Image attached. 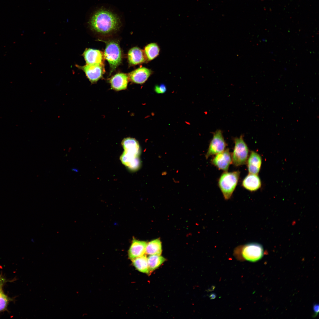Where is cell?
<instances>
[{"instance_id":"1","label":"cell","mask_w":319,"mask_h":319,"mask_svg":"<svg viewBox=\"0 0 319 319\" xmlns=\"http://www.w3.org/2000/svg\"><path fill=\"white\" fill-rule=\"evenodd\" d=\"M88 23L93 31L100 34L107 35L118 31L121 26V22L120 17L115 12L101 8L92 13Z\"/></svg>"},{"instance_id":"2","label":"cell","mask_w":319,"mask_h":319,"mask_svg":"<svg viewBox=\"0 0 319 319\" xmlns=\"http://www.w3.org/2000/svg\"><path fill=\"white\" fill-rule=\"evenodd\" d=\"M240 172L237 171L231 172H225L221 175L218 185L225 200L231 196L237 184Z\"/></svg>"},{"instance_id":"3","label":"cell","mask_w":319,"mask_h":319,"mask_svg":"<svg viewBox=\"0 0 319 319\" xmlns=\"http://www.w3.org/2000/svg\"><path fill=\"white\" fill-rule=\"evenodd\" d=\"M234 252L236 255H241L247 261L255 262L262 258L264 250L261 244L252 242L237 246L235 249Z\"/></svg>"},{"instance_id":"4","label":"cell","mask_w":319,"mask_h":319,"mask_svg":"<svg viewBox=\"0 0 319 319\" xmlns=\"http://www.w3.org/2000/svg\"><path fill=\"white\" fill-rule=\"evenodd\" d=\"M106 46L104 56L110 65V74L120 64L122 60L121 51L118 42L111 40L105 42Z\"/></svg>"},{"instance_id":"5","label":"cell","mask_w":319,"mask_h":319,"mask_svg":"<svg viewBox=\"0 0 319 319\" xmlns=\"http://www.w3.org/2000/svg\"><path fill=\"white\" fill-rule=\"evenodd\" d=\"M235 146L232 155V163L236 166L244 165L248 157L249 149L242 135L234 139Z\"/></svg>"},{"instance_id":"6","label":"cell","mask_w":319,"mask_h":319,"mask_svg":"<svg viewBox=\"0 0 319 319\" xmlns=\"http://www.w3.org/2000/svg\"><path fill=\"white\" fill-rule=\"evenodd\" d=\"M226 146L222 131L217 130L214 134L208 150L206 155V158L209 156L216 155L225 150Z\"/></svg>"},{"instance_id":"7","label":"cell","mask_w":319,"mask_h":319,"mask_svg":"<svg viewBox=\"0 0 319 319\" xmlns=\"http://www.w3.org/2000/svg\"><path fill=\"white\" fill-rule=\"evenodd\" d=\"M76 66L84 72L92 83L97 82L101 78L105 71L104 65L102 64H86L83 66L76 65Z\"/></svg>"},{"instance_id":"8","label":"cell","mask_w":319,"mask_h":319,"mask_svg":"<svg viewBox=\"0 0 319 319\" xmlns=\"http://www.w3.org/2000/svg\"><path fill=\"white\" fill-rule=\"evenodd\" d=\"M211 163L219 169L227 172L232 162V154L228 149L216 154Z\"/></svg>"},{"instance_id":"9","label":"cell","mask_w":319,"mask_h":319,"mask_svg":"<svg viewBox=\"0 0 319 319\" xmlns=\"http://www.w3.org/2000/svg\"><path fill=\"white\" fill-rule=\"evenodd\" d=\"M139 155L124 151L120 157L122 163L132 171L138 170L141 166Z\"/></svg>"},{"instance_id":"10","label":"cell","mask_w":319,"mask_h":319,"mask_svg":"<svg viewBox=\"0 0 319 319\" xmlns=\"http://www.w3.org/2000/svg\"><path fill=\"white\" fill-rule=\"evenodd\" d=\"M82 56L86 64H104V55L100 51L91 48H86Z\"/></svg>"},{"instance_id":"11","label":"cell","mask_w":319,"mask_h":319,"mask_svg":"<svg viewBox=\"0 0 319 319\" xmlns=\"http://www.w3.org/2000/svg\"><path fill=\"white\" fill-rule=\"evenodd\" d=\"M152 73L151 69L141 67L132 71L128 76V78L133 82L141 84L144 83Z\"/></svg>"},{"instance_id":"12","label":"cell","mask_w":319,"mask_h":319,"mask_svg":"<svg viewBox=\"0 0 319 319\" xmlns=\"http://www.w3.org/2000/svg\"><path fill=\"white\" fill-rule=\"evenodd\" d=\"M129 63L134 65L141 64L148 61L144 51L138 47L131 48L128 53Z\"/></svg>"},{"instance_id":"13","label":"cell","mask_w":319,"mask_h":319,"mask_svg":"<svg viewBox=\"0 0 319 319\" xmlns=\"http://www.w3.org/2000/svg\"><path fill=\"white\" fill-rule=\"evenodd\" d=\"M128 81V76L123 73H118L113 76L110 80L111 88L116 91L125 89Z\"/></svg>"},{"instance_id":"14","label":"cell","mask_w":319,"mask_h":319,"mask_svg":"<svg viewBox=\"0 0 319 319\" xmlns=\"http://www.w3.org/2000/svg\"><path fill=\"white\" fill-rule=\"evenodd\" d=\"M147 243L134 239L128 251V256L131 260L141 256L145 253Z\"/></svg>"},{"instance_id":"15","label":"cell","mask_w":319,"mask_h":319,"mask_svg":"<svg viewBox=\"0 0 319 319\" xmlns=\"http://www.w3.org/2000/svg\"><path fill=\"white\" fill-rule=\"evenodd\" d=\"M249 173L257 175L260 170L262 159L260 155L251 151L247 161Z\"/></svg>"},{"instance_id":"16","label":"cell","mask_w":319,"mask_h":319,"mask_svg":"<svg viewBox=\"0 0 319 319\" xmlns=\"http://www.w3.org/2000/svg\"><path fill=\"white\" fill-rule=\"evenodd\" d=\"M242 185L247 190L253 191L259 189L261 187V183L257 175L249 173L243 180Z\"/></svg>"},{"instance_id":"17","label":"cell","mask_w":319,"mask_h":319,"mask_svg":"<svg viewBox=\"0 0 319 319\" xmlns=\"http://www.w3.org/2000/svg\"><path fill=\"white\" fill-rule=\"evenodd\" d=\"M121 144L124 151L133 152L140 155V149L138 142L135 139L130 137L123 139Z\"/></svg>"},{"instance_id":"18","label":"cell","mask_w":319,"mask_h":319,"mask_svg":"<svg viewBox=\"0 0 319 319\" xmlns=\"http://www.w3.org/2000/svg\"><path fill=\"white\" fill-rule=\"evenodd\" d=\"M162 252L161 243L160 239H157L147 243L145 253L151 255H160Z\"/></svg>"},{"instance_id":"19","label":"cell","mask_w":319,"mask_h":319,"mask_svg":"<svg viewBox=\"0 0 319 319\" xmlns=\"http://www.w3.org/2000/svg\"><path fill=\"white\" fill-rule=\"evenodd\" d=\"M133 264L136 269L141 272L149 274L147 258L146 255L132 260Z\"/></svg>"},{"instance_id":"20","label":"cell","mask_w":319,"mask_h":319,"mask_svg":"<svg viewBox=\"0 0 319 319\" xmlns=\"http://www.w3.org/2000/svg\"><path fill=\"white\" fill-rule=\"evenodd\" d=\"M149 274L160 266L165 261L160 255H151L147 258Z\"/></svg>"},{"instance_id":"21","label":"cell","mask_w":319,"mask_h":319,"mask_svg":"<svg viewBox=\"0 0 319 319\" xmlns=\"http://www.w3.org/2000/svg\"><path fill=\"white\" fill-rule=\"evenodd\" d=\"M144 52L148 61L155 58L159 55L160 48L156 43H151L147 45L144 48Z\"/></svg>"},{"instance_id":"22","label":"cell","mask_w":319,"mask_h":319,"mask_svg":"<svg viewBox=\"0 0 319 319\" xmlns=\"http://www.w3.org/2000/svg\"><path fill=\"white\" fill-rule=\"evenodd\" d=\"M6 281L5 279L0 276V312L6 309L9 300L3 290V287Z\"/></svg>"},{"instance_id":"23","label":"cell","mask_w":319,"mask_h":319,"mask_svg":"<svg viewBox=\"0 0 319 319\" xmlns=\"http://www.w3.org/2000/svg\"><path fill=\"white\" fill-rule=\"evenodd\" d=\"M154 90L157 93L163 94L166 92L167 88L165 84H161L155 85L154 88Z\"/></svg>"},{"instance_id":"24","label":"cell","mask_w":319,"mask_h":319,"mask_svg":"<svg viewBox=\"0 0 319 319\" xmlns=\"http://www.w3.org/2000/svg\"><path fill=\"white\" fill-rule=\"evenodd\" d=\"M313 310L315 313V315L316 316L319 312V306L317 304H315L313 306Z\"/></svg>"},{"instance_id":"25","label":"cell","mask_w":319,"mask_h":319,"mask_svg":"<svg viewBox=\"0 0 319 319\" xmlns=\"http://www.w3.org/2000/svg\"><path fill=\"white\" fill-rule=\"evenodd\" d=\"M72 170L75 172H78V170L76 168H73L72 169Z\"/></svg>"}]
</instances>
